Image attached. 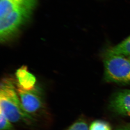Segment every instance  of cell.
<instances>
[{
	"mask_svg": "<svg viewBox=\"0 0 130 130\" xmlns=\"http://www.w3.org/2000/svg\"><path fill=\"white\" fill-rule=\"evenodd\" d=\"M16 85L25 90H31L36 86V79L29 72L27 67L23 65L17 69L16 73Z\"/></svg>",
	"mask_w": 130,
	"mask_h": 130,
	"instance_id": "8992f818",
	"label": "cell"
},
{
	"mask_svg": "<svg viewBox=\"0 0 130 130\" xmlns=\"http://www.w3.org/2000/svg\"><path fill=\"white\" fill-rule=\"evenodd\" d=\"M110 107L117 114L128 116L130 113V90L116 93L111 100Z\"/></svg>",
	"mask_w": 130,
	"mask_h": 130,
	"instance_id": "5b68a950",
	"label": "cell"
},
{
	"mask_svg": "<svg viewBox=\"0 0 130 130\" xmlns=\"http://www.w3.org/2000/svg\"><path fill=\"white\" fill-rule=\"evenodd\" d=\"M125 130H126V129H125Z\"/></svg>",
	"mask_w": 130,
	"mask_h": 130,
	"instance_id": "5bb4252c",
	"label": "cell"
},
{
	"mask_svg": "<svg viewBox=\"0 0 130 130\" xmlns=\"http://www.w3.org/2000/svg\"><path fill=\"white\" fill-rule=\"evenodd\" d=\"M103 63L106 81L130 84V59L128 57L105 53Z\"/></svg>",
	"mask_w": 130,
	"mask_h": 130,
	"instance_id": "3957f363",
	"label": "cell"
},
{
	"mask_svg": "<svg viewBox=\"0 0 130 130\" xmlns=\"http://www.w3.org/2000/svg\"><path fill=\"white\" fill-rule=\"evenodd\" d=\"M38 0H0V40L6 43L28 22Z\"/></svg>",
	"mask_w": 130,
	"mask_h": 130,
	"instance_id": "6da1fadb",
	"label": "cell"
},
{
	"mask_svg": "<svg viewBox=\"0 0 130 130\" xmlns=\"http://www.w3.org/2000/svg\"><path fill=\"white\" fill-rule=\"evenodd\" d=\"M128 116H130V113H129V114H128Z\"/></svg>",
	"mask_w": 130,
	"mask_h": 130,
	"instance_id": "7c38bea8",
	"label": "cell"
},
{
	"mask_svg": "<svg viewBox=\"0 0 130 130\" xmlns=\"http://www.w3.org/2000/svg\"><path fill=\"white\" fill-rule=\"evenodd\" d=\"M126 130H130V125H129V126L128 127V128H127V129H126Z\"/></svg>",
	"mask_w": 130,
	"mask_h": 130,
	"instance_id": "8fae6325",
	"label": "cell"
},
{
	"mask_svg": "<svg viewBox=\"0 0 130 130\" xmlns=\"http://www.w3.org/2000/svg\"><path fill=\"white\" fill-rule=\"evenodd\" d=\"M124 57L130 56V36L121 43L107 49L105 52Z\"/></svg>",
	"mask_w": 130,
	"mask_h": 130,
	"instance_id": "52a82bcc",
	"label": "cell"
},
{
	"mask_svg": "<svg viewBox=\"0 0 130 130\" xmlns=\"http://www.w3.org/2000/svg\"><path fill=\"white\" fill-rule=\"evenodd\" d=\"M0 121H1V130H12L13 126L11 122L6 118L5 114L0 110Z\"/></svg>",
	"mask_w": 130,
	"mask_h": 130,
	"instance_id": "9c48e42d",
	"label": "cell"
},
{
	"mask_svg": "<svg viewBox=\"0 0 130 130\" xmlns=\"http://www.w3.org/2000/svg\"><path fill=\"white\" fill-rule=\"evenodd\" d=\"M89 130H111V128L106 122L98 120L91 123Z\"/></svg>",
	"mask_w": 130,
	"mask_h": 130,
	"instance_id": "ba28073f",
	"label": "cell"
},
{
	"mask_svg": "<svg viewBox=\"0 0 130 130\" xmlns=\"http://www.w3.org/2000/svg\"><path fill=\"white\" fill-rule=\"evenodd\" d=\"M0 106V110L11 123L32 119L22 107L16 90L15 81L11 77H5L1 80Z\"/></svg>",
	"mask_w": 130,
	"mask_h": 130,
	"instance_id": "7a4b0ae2",
	"label": "cell"
},
{
	"mask_svg": "<svg viewBox=\"0 0 130 130\" xmlns=\"http://www.w3.org/2000/svg\"><path fill=\"white\" fill-rule=\"evenodd\" d=\"M68 130H88V128L86 122L80 120L72 124Z\"/></svg>",
	"mask_w": 130,
	"mask_h": 130,
	"instance_id": "30bf717a",
	"label": "cell"
},
{
	"mask_svg": "<svg viewBox=\"0 0 130 130\" xmlns=\"http://www.w3.org/2000/svg\"></svg>",
	"mask_w": 130,
	"mask_h": 130,
	"instance_id": "9a60e30c",
	"label": "cell"
},
{
	"mask_svg": "<svg viewBox=\"0 0 130 130\" xmlns=\"http://www.w3.org/2000/svg\"><path fill=\"white\" fill-rule=\"evenodd\" d=\"M16 88L22 107L29 115L37 113L43 108V96L39 87L36 86L32 89L27 90L16 85Z\"/></svg>",
	"mask_w": 130,
	"mask_h": 130,
	"instance_id": "277c9868",
	"label": "cell"
},
{
	"mask_svg": "<svg viewBox=\"0 0 130 130\" xmlns=\"http://www.w3.org/2000/svg\"><path fill=\"white\" fill-rule=\"evenodd\" d=\"M128 58H129V59H130V57H128Z\"/></svg>",
	"mask_w": 130,
	"mask_h": 130,
	"instance_id": "4fadbf2b",
	"label": "cell"
}]
</instances>
